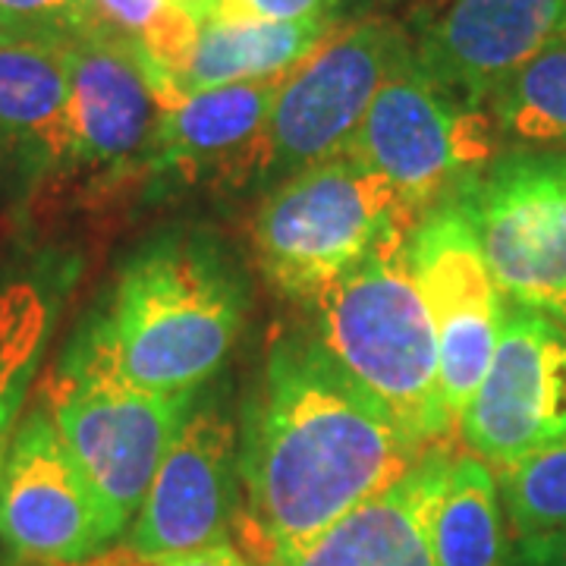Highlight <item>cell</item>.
Listing matches in <instances>:
<instances>
[{"label": "cell", "mask_w": 566, "mask_h": 566, "mask_svg": "<svg viewBox=\"0 0 566 566\" xmlns=\"http://www.w3.org/2000/svg\"><path fill=\"white\" fill-rule=\"evenodd\" d=\"M240 444L214 406L192 409L129 523L126 547L161 564L227 542L240 506Z\"/></svg>", "instance_id": "12"}, {"label": "cell", "mask_w": 566, "mask_h": 566, "mask_svg": "<svg viewBox=\"0 0 566 566\" xmlns=\"http://www.w3.org/2000/svg\"><path fill=\"white\" fill-rule=\"evenodd\" d=\"M85 0H0L7 35L73 39L82 29Z\"/></svg>", "instance_id": "24"}, {"label": "cell", "mask_w": 566, "mask_h": 566, "mask_svg": "<svg viewBox=\"0 0 566 566\" xmlns=\"http://www.w3.org/2000/svg\"><path fill=\"white\" fill-rule=\"evenodd\" d=\"M80 32L120 41L139 54L158 85L164 107H170L174 76L189 61L199 39V17L180 0H85Z\"/></svg>", "instance_id": "20"}, {"label": "cell", "mask_w": 566, "mask_h": 566, "mask_svg": "<svg viewBox=\"0 0 566 566\" xmlns=\"http://www.w3.org/2000/svg\"><path fill=\"white\" fill-rule=\"evenodd\" d=\"M510 566H566V532L542 542H516Z\"/></svg>", "instance_id": "26"}, {"label": "cell", "mask_w": 566, "mask_h": 566, "mask_svg": "<svg viewBox=\"0 0 566 566\" xmlns=\"http://www.w3.org/2000/svg\"><path fill=\"white\" fill-rule=\"evenodd\" d=\"M54 296L39 281L0 283V463L17 431L22 400L54 327Z\"/></svg>", "instance_id": "22"}, {"label": "cell", "mask_w": 566, "mask_h": 566, "mask_svg": "<svg viewBox=\"0 0 566 566\" xmlns=\"http://www.w3.org/2000/svg\"><path fill=\"white\" fill-rule=\"evenodd\" d=\"M428 450L315 337L274 344L245 400L237 463L233 528L249 566H283Z\"/></svg>", "instance_id": "1"}, {"label": "cell", "mask_w": 566, "mask_h": 566, "mask_svg": "<svg viewBox=\"0 0 566 566\" xmlns=\"http://www.w3.org/2000/svg\"><path fill=\"white\" fill-rule=\"evenodd\" d=\"M73 161L107 170L148 167L164 102L139 54L95 32L66 39Z\"/></svg>", "instance_id": "14"}, {"label": "cell", "mask_w": 566, "mask_h": 566, "mask_svg": "<svg viewBox=\"0 0 566 566\" xmlns=\"http://www.w3.org/2000/svg\"><path fill=\"white\" fill-rule=\"evenodd\" d=\"M151 566H249V560L230 542H218V545L202 547V551H192V554H182V557L161 560V564Z\"/></svg>", "instance_id": "27"}, {"label": "cell", "mask_w": 566, "mask_h": 566, "mask_svg": "<svg viewBox=\"0 0 566 566\" xmlns=\"http://www.w3.org/2000/svg\"><path fill=\"white\" fill-rule=\"evenodd\" d=\"M123 528L66 450L48 406L32 409L0 463V547L20 564L82 566Z\"/></svg>", "instance_id": "9"}, {"label": "cell", "mask_w": 566, "mask_h": 566, "mask_svg": "<svg viewBox=\"0 0 566 566\" xmlns=\"http://www.w3.org/2000/svg\"><path fill=\"white\" fill-rule=\"evenodd\" d=\"M457 428L465 450L494 472L566 438V324L510 305L485 381Z\"/></svg>", "instance_id": "11"}, {"label": "cell", "mask_w": 566, "mask_h": 566, "mask_svg": "<svg viewBox=\"0 0 566 566\" xmlns=\"http://www.w3.org/2000/svg\"><path fill=\"white\" fill-rule=\"evenodd\" d=\"M434 566H510L504 501L497 475L472 453L450 460L431 516Z\"/></svg>", "instance_id": "19"}, {"label": "cell", "mask_w": 566, "mask_h": 566, "mask_svg": "<svg viewBox=\"0 0 566 566\" xmlns=\"http://www.w3.org/2000/svg\"><path fill=\"white\" fill-rule=\"evenodd\" d=\"M409 48L387 20L340 25L283 80L264 133V177L281 182L349 151L378 88Z\"/></svg>", "instance_id": "8"}, {"label": "cell", "mask_w": 566, "mask_h": 566, "mask_svg": "<svg viewBox=\"0 0 566 566\" xmlns=\"http://www.w3.org/2000/svg\"><path fill=\"white\" fill-rule=\"evenodd\" d=\"M497 145L488 111L444 95L409 48L378 88L349 155L390 186L406 223L416 227L453 199L494 158Z\"/></svg>", "instance_id": "6"}, {"label": "cell", "mask_w": 566, "mask_h": 566, "mask_svg": "<svg viewBox=\"0 0 566 566\" xmlns=\"http://www.w3.org/2000/svg\"><path fill=\"white\" fill-rule=\"evenodd\" d=\"M7 39V29H3V22H0V41Z\"/></svg>", "instance_id": "30"}, {"label": "cell", "mask_w": 566, "mask_h": 566, "mask_svg": "<svg viewBox=\"0 0 566 566\" xmlns=\"http://www.w3.org/2000/svg\"><path fill=\"white\" fill-rule=\"evenodd\" d=\"M337 29V20H202L189 61L174 76V102L218 85L286 76Z\"/></svg>", "instance_id": "18"}, {"label": "cell", "mask_w": 566, "mask_h": 566, "mask_svg": "<svg viewBox=\"0 0 566 566\" xmlns=\"http://www.w3.org/2000/svg\"><path fill=\"white\" fill-rule=\"evenodd\" d=\"M73 161L66 39L0 41V174L39 177Z\"/></svg>", "instance_id": "15"}, {"label": "cell", "mask_w": 566, "mask_h": 566, "mask_svg": "<svg viewBox=\"0 0 566 566\" xmlns=\"http://www.w3.org/2000/svg\"><path fill=\"white\" fill-rule=\"evenodd\" d=\"M457 196L501 296L566 324V151L501 158Z\"/></svg>", "instance_id": "7"}, {"label": "cell", "mask_w": 566, "mask_h": 566, "mask_svg": "<svg viewBox=\"0 0 566 566\" xmlns=\"http://www.w3.org/2000/svg\"><path fill=\"white\" fill-rule=\"evenodd\" d=\"M566 35V0H450L424 25L412 57L428 80L465 107L488 98Z\"/></svg>", "instance_id": "13"}, {"label": "cell", "mask_w": 566, "mask_h": 566, "mask_svg": "<svg viewBox=\"0 0 566 566\" xmlns=\"http://www.w3.org/2000/svg\"><path fill=\"white\" fill-rule=\"evenodd\" d=\"M397 233L312 300L315 340L422 447H444L453 419L441 394L431 312Z\"/></svg>", "instance_id": "3"}, {"label": "cell", "mask_w": 566, "mask_h": 566, "mask_svg": "<svg viewBox=\"0 0 566 566\" xmlns=\"http://www.w3.org/2000/svg\"><path fill=\"white\" fill-rule=\"evenodd\" d=\"M180 3H182V7H189V10H192L196 17L202 13V7H205V0H180Z\"/></svg>", "instance_id": "28"}, {"label": "cell", "mask_w": 566, "mask_h": 566, "mask_svg": "<svg viewBox=\"0 0 566 566\" xmlns=\"http://www.w3.org/2000/svg\"><path fill=\"white\" fill-rule=\"evenodd\" d=\"M44 394L66 450L129 526L192 412V397H167L126 381L88 331L70 346Z\"/></svg>", "instance_id": "5"}, {"label": "cell", "mask_w": 566, "mask_h": 566, "mask_svg": "<svg viewBox=\"0 0 566 566\" xmlns=\"http://www.w3.org/2000/svg\"><path fill=\"white\" fill-rule=\"evenodd\" d=\"M286 76L205 88L164 107L148 167L182 177L259 167L268 120Z\"/></svg>", "instance_id": "17"}, {"label": "cell", "mask_w": 566, "mask_h": 566, "mask_svg": "<svg viewBox=\"0 0 566 566\" xmlns=\"http://www.w3.org/2000/svg\"><path fill=\"white\" fill-rule=\"evenodd\" d=\"M450 460L447 447L428 450L400 482L346 513L283 566H434L431 516Z\"/></svg>", "instance_id": "16"}, {"label": "cell", "mask_w": 566, "mask_h": 566, "mask_svg": "<svg viewBox=\"0 0 566 566\" xmlns=\"http://www.w3.org/2000/svg\"><path fill=\"white\" fill-rule=\"evenodd\" d=\"M406 262L431 312L441 353V394L453 424L485 381L504 300L460 196L428 211L406 237Z\"/></svg>", "instance_id": "10"}, {"label": "cell", "mask_w": 566, "mask_h": 566, "mask_svg": "<svg viewBox=\"0 0 566 566\" xmlns=\"http://www.w3.org/2000/svg\"><path fill=\"white\" fill-rule=\"evenodd\" d=\"M243 324V286L202 243L145 249L85 331L126 381L167 397H196L221 368Z\"/></svg>", "instance_id": "2"}, {"label": "cell", "mask_w": 566, "mask_h": 566, "mask_svg": "<svg viewBox=\"0 0 566 566\" xmlns=\"http://www.w3.org/2000/svg\"><path fill=\"white\" fill-rule=\"evenodd\" d=\"M497 485L516 542H542L566 532V438L501 469Z\"/></svg>", "instance_id": "23"}, {"label": "cell", "mask_w": 566, "mask_h": 566, "mask_svg": "<svg viewBox=\"0 0 566 566\" xmlns=\"http://www.w3.org/2000/svg\"><path fill=\"white\" fill-rule=\"evenodd\" d=\"M485 111L501 142L528 148L566 145V35L510 76L488 98Z\"/></svg>", "instance_id": "21"}, {"label": "cell", "mask_w": 566, "mask_h": 566, "mask_svg": "<svg viewBox=\"0 0 566 566\" xmlns=\"http://www.w3.org/2000/svg\"><path fill=\"white\" fill-rule=\"evenodd\" d=\"M202 20H337V0H205Z\"/></svg>", "instance_id": "25"}, {"label": "cell", "mask_w": 566, "mask_h": 566, "mask_svg": "<svg viewBox=\"0 0 566 566\" xmlns=\"http://www.w3.org/2000/svg\"><path fill=\"white\" fill-rule=\"evenodd\" d=\"M7 557H10V554H7V551L0 547V566H10V560H7Z\"/></svg>", "instance_id": "29"}, {"label": "cell", "mask_w": 566, "mask_h": 566, "mask_svg": "<svg viewBox=\"0 0 566 566\" xmlns=\"http://www.w3.org/2000/svg\"><path fill=\"white\" fill-rule=\"evenodd\" d=\"M409 230L390 186L344 151L277 182L252 240L271 286L312 303L378 245Z\"/></svg>", "instance_id": "4"}]
</instances>
